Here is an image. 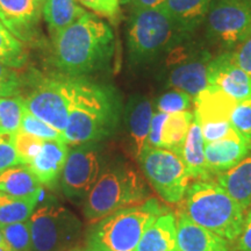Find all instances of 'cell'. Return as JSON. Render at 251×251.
Instances as JSON below:
<instances>
[{
    "instance_id": "6da1fadb",
    "label": "cell",
    "mask_w": 251,
    "mask_h": 251,
    "mask_svg": "<svg viewBox=\"0 0 251 251\" xmlns=\"http://www.w3.org/2000/svg\"><path fill=\"white\" fill-rule=\"evenodd\" d=\"M114 34L90 12L54 36L55 65L67 76L83 77L107 67L114 54Z\"/></svg>"
},
{
    "instance_id": "7a4b0ae2",
    "label": "cell",
    "mask_w": 251,
    "mask_h": 251,
    "mask_svg": "<svg viewBox=\"0 0 251 251\" xmlns=\"http://www.w3.org/2000/svg\"><path fill=\"white\" fill-rule=\"evenodd\" d=\"M120 113L118 94L111 87L74 77L72 98L67 128L68 144L98 142L115 130Z\"/></svg>"
},
{
    "instance_id": "3957f363",
    "label": "cell",
    "mask_w": 251,
    "mask_h": 251,
    "mask_svg": "<svg viewBox=\"0 0 251 251\" xmlns=\"http://www.w3.org/2000/svg\"><path fill=\"white\" fill-rule=\"evenodd\" d=\"M181 211L194 224L235 243L242 231L246 212L216 181L188 185Z\"/></svg>"
},
{
    "instance_id": "277c9868",
    "label": "cell",
    "mask_w": 251,
    "mask_h": 251,
    "mask_svg": "<svg viewBox=\"0 0 251 251\" xmlns=\"http://www.w3.org/2000/svg\"><path fill=\"white\" fill-rule=\"evenodd\" d=\"M155 198L126 207L94 224L87 235V251H135L143 234L166 211Z\"/></svg>"
},
{
    "instance_id": "5b68a950",
    "label": "cell",
    "mask_w": 251,
    "mask_h": 251,
    "mask_svg": "<svg viewBox=\"0 0 251 251\" xmlns=\"http://www.w3.org/2000/svg\"><path fill=\"white\" fill-rule=\"evenodd\" d=\"M181 34L164 7L133 8L127 26L128 59L149 64L181 41Z\"/></svg>"
},
{
    "instance_id": "8992f818",
    "label": "cell",
    "mask_w": 251,
    "mask_h": 251,
    "mask_svg": "<svg viewBox=\"0 0 251 251\" xmlns=\"http://www.w3.org/2000/svg\"><path fill=\"white\" fill-rule=\"evenodd\" d=\"M148 198L149 188L139 172L127 166L107 169L87 194L84 215L94 225L122 208L142 203Z\"/></svg>"
},
{
    "instance_id": "52a82bcc",
    "label": "cell",
    "mask_w": 251,
    "mask_h": 251,
    "mask_svg": "<svg viewBox=\"0 0 251 251\" xmlns=\"http://www.w3.org/2000/svg\"><path fill=\"white\" fill-rule=\"evenodd\" d=\"M29 222L34 251H68L79 240L80 221L57 202L37 206Z\"/></svg>"
},
{
    "instance_id": "ba28073f",
    "label": "cell",
    "mask_w": 251,
    "mask_h": 251,
    "mask_svg": "<svg viewBox=\"0 0 251 251\" xmlns=\"http://www.w3.org/2000/svg\"><path fill=\"white\" fill-rule=\"evenodd\" d=\"M139 161L144 176L163 201H183L190 185V177L178 153L168 149L147 147Z\"/></svg>"
},
{
    "instance_id": "9c48e42d",
    "label": "cell",
    "mask_w": 251,
    "mask_h": 251,
    "mask_svg": "<svg viewBox=\"0 0 251 251\" xmlns=\"http://www.w3.org/2000/svg\"><path fill=\"white\" fill-rule=\"evenodd\" d=\"M205 21L207 39L227 51L251 35V7L243 0H214Z\"/></svg>"
},
{
    "instance_id": "30bf717a",
    "label": "cell",
    "mask_w": 251,
    "mask_h": 251,
    "mask_svg": "<svg viewBox=\"0 0 251 251\" xmlns=\"http://www.w3.org/2000/svg\"><path fill=\"white\" fill-rule=\"evenodd\" d=\"M71 76L46 77L37 80L25 98L31 114L64 133L68 125L72 98Z\"/></svg>"
},
{
    "instance_id": "8fae6325",
    "label": "cell",
    "mask_w": 251,
    "mask_h": 251,
    "mask_svg": "<svg viewBox=\"0 0 251 251\" xmlns=\"http://www.w3.org/2000/svg\"><path fill=\"white\" fill-rule=\"evenodd\" d=\"M166 54L169 86L190 94L192 98L208 86L207 69L213 57L206 49L181 45L179 41Z\"/></svg>"
},
{
    "instance_id": "7c38bea8",
    "label": "cell",
    "mask_w": 251,
    "mask_h": 251,
    "mask_svg": "<svg viewBox=\"0 0 251 251\" xmlns=\"http://www.w3.org/2000/svg\"><path fill=\"white\" fill-rule=\"evenodd\" d=\"M103 171L101 151L96 142L76 146L69 151L61 176L63 192L70 199L86 198Z\"/></svg>"
},
{
    "instance_id": "4fadbf2b",
    "label": "cell",
    "mask_w": 251,
    "mask_h": 251,
    "mask_svg": "<svg viewBox=\"0 0 251 251\" xmlns=\"http://www.w3.org/2000/svg\"><path fill=\"white\" fill-rule=\"evenodd\" d=\"M208 85L219 87L236 101L251 97V76L235 59L233 50L213 57L207 69Z\"/></svg>"
},
{
    "instance_id": "5bb4252c",
    "label": "cell",
    "mask_w": 251,
    "mask_h": 251,
    "mask_svg": "<svg viewBox=\"0 0 251 251\" xmlns=\"http://www.w3.org/2000/svg\"><path fill=\"white\" fill-rule=\"evenodd\" d=\"M194 120L192 112L165 114L155 112L150 126L148 147L171 150L177 153Z\"/></svg>"
},
{
    "instance_id": "9a60e30c",
    "label": "cell",
    "mask_w": 251,
    "mask_h": 251,
    "mask_svg": "<svg viewBox=\"0 0 251 251\" xmlns=\"http://www.w3.org/2000/svg\"><path fill=\"white\" fill-rule=\"evenodd\" d=\"M251 153V142L234 129L224 139L205 143V159L209 175L218 177Z\"/></svg>"
},
{
    "instance_id": "2e32d148",
    "label": "cell",
    "mask_w": 251,
    "mask_h": 251,
    "mask_svg": "<svg viewBox=\"0 0 251 251\" xmlns=\"http://www.w3.org/2000/svg\"><path fill=\"white\" fill-rule=\"evenodd\" d=\"M40 14L41 5L36 0H0V21L25 42L36 37Z\"/></svg>"
},
{
    "instance_id": "e0dca14e",
    "label": "cell",
    "mask_w": 251,
    "mask_h": 251,
    "mask_svg": "<svg viewBox=\"0 0 251 251\" xmlns=\"http://www.w3.org/2000/svg\"><path fill=\"white\" fill-rule=\"evenodd\" d=\"M178 251H234L233 242L194 224L183 212L177 215Z\"/></svg>"
},
{
    "instance_id": "ac0fdd59",
    "label": "cell",
    "mask_w": 251,
    "mask_h": 251,
    "mask_svg": "<svg viewBox=\"0 0 251 251\" xmlns=\"http://www.w3.org/2000/svg\"><path fill=\"white\" fill-rule=\"evenodd\" d=\"M236 103L219 87L208 85L193 98L194 119L199 125L229 121Z\"/></svg>"
},
{
    "instance_id": "d6986e66",
    "label": "cell",
    "mask_w": 251,
    "mask_h": 251,
    "mask_svg": "<svg viewBox=\"0 0 251 251\" xmlns=\"http://www.w3.org/2000/svg\"><path fill=\"white\" fill-rule=\"evenodd\" d=\"M69 155L68 143L63 141H45L42 149L29 169L42 185L54 187L58 183Z\"/></svg>"
},
{
    "instance_id": "ffe728a7",
    "label": "cell",
    "mask_w": 251,
    "mask_h": 251,
    "mask_svg": "<svg viewBox=\"0 0 251 251\" xmlns=\"http://www.w3.org/2000/svg\"><path fill=\"white\" fill-rule=\"evenodd\" d=\"M153 105L148 98L135 96L126 109V122L131 140L133 151L137 158L148 147V136L153 117Z\"/></svg>"
},
{
    "instance_id": "44dd1931",
    "label": "cell",
    "mask_w": 251,
    "mask_h": 251,
    "mask_svg": "<svg viewBox=\"0 0 251 251\" xmlns=\"http://www.w3.org/2000/svg\"><path fill=\"white\" fill-rule=\"evenodd\" d=\"M135 251H178L177 216L166 209L152 222Z\"/></svg>"
},
{
    "instance_id": "7402d4cb",
    "label": "cell",
    "mask_w": 251,
    "mask_h": 251,
    "mask_svg": "<svg viewBox=\"0 0 251 251\" xmlns=\"http://www.w3.org/2000/svg\"><path fill=\"white\" fill-rule=\"evenodd\" d=\"M177 153L186 168L190 179H212L206 165L205 141L202 139L201 128L196 119L191 124L186 137Z\"/></svg>"
},
{
    "instance_id": "603a6c76",
    "label": "cell",
    "mask_w": 251,
    "mask_h": 251,
    "mask_svg": "<svg viewBox=\"0 0 251 251\" xmlns=\"http://www.w3.org/2000/svg\"><path fill=\"white\" fill-rule=\"evenodd\" d=\"M213 0H165L164 8L184 35L192 34L205 21Z\"/></svg>"
},
{
    "instance_id": "cb8c5ba5",
    "label": "cell",
    "mask_w": 251,
    "mask_h": 251,
    "mask_svg": "<svg viewBox=\"0 0 251 251\" xmlns=\"http://www.w3.org/2000/svg\"><path fill=\"white\" fill-rule=\"evenodd\" d=\"M216 183L244 212L249 211L251 208V153L233 169L219 175Z\"/></svg>"
},
{
    "instance_id": "d4e9b609",
    "label": "cell",
    "mask_w": 251,
    "mask_h": 251,
    "mask_svg": "<svg viewBox=\"0 0 251 251\" xmlns=\"http://www.w3.org/2000/svg\"><path fill=\"white\" fill-rule=\"evenodd\" d=\"M42 184L28 165H17L0 175V192L17 198L42 194Z\"/></svg>"
},
{
    "instance_id": "484cf974",
    "label": "cell",
    "mask_w": 251,
    "mask_h": 251,
    "mask_svg": "<svg viewBox=\"0 0 251 251\" xmlns=\"http://www.w3.org/2000/svg\"><path fill=\"white\" fill-rule=\"evenodd\" d=\"M43 17L52 35L64 30L85 13L77 0H46L43 2Z\"/></svg>"
},
{
    "instance_id": "4316f807",
    "label": "cell",
    "mask_w": 251,
    "mask_h": 251,
    "mask_svg": "<svg viewBox=\"0 0 251 251\" xmlns=\"http://www.w3.org/2000/svg\"><path fill=\"white\" fill-rule=\"evenodd\" d=\"M41 194L17 198L0 192V226L28 221L36 209Z\"/></svg>"
},
{
    "instance_id": "83f0119b",
    "label": "cell",
    "mask_w": 251,
    "mask_h": 251,
    "mask_svg": "<svg viewBox=\"0 0 251 251\" xmlns=\"http://www.w3.org/2000/svg\"><path fill=\"white\" fill-rule=\"evenodd\" d=\"M26 109V102L23 97L0 98V133H17L21 127Z\"/></svg>"
},
{
    "instance_id": "f1b7e54d",
    "label": "cell",
    "mask_w": 251,
    "mask_h": 251,
    "mask_svg": "<svg viewBox=\"0 0 251 251\" xmlns=\"http://www.w3.org/2000/svg\"><path fill=\"white\" fill-rule=\"evenodd\" d=\"M27 56L23 43L5 27L0 28V61L8 68H20Z\"/></svg>"
},
{
    "instance_id": "f546056e",
    "label": "cell",
    "mask_w": 251,
    "mask_h": 251,
    "mask_svg": "<svg viewBox=\"0 0 251 251\" xmlns=\"http://www.w3.org/2000/svg\"><path fill=\"white\" fill-rule=\"evenodd\" d=\"M11 251H33L29 220L19 224L0 226Z\"/></svg>"
},
{
    "instance_id": "4dcf8cb0",
    "label": "cell",
    "mask_w": 251,
    "mask_h": 251,
    "mask_svg": "<svg viewBox=\"0 0 251 251\" xmlns=\"http://www.w3.org/2000/svg\"><path fill=\"white\" fill-rule=\"evenodd\" d=\"M20 130L34 135V136L39 137L43 141H63V142H67L64 134L62 131L57 130L47 122L36 118L28 109L25 111Z\"/></svg>"
},
{
    "instance_id": "1f68e13d",
    "label": "cell",
    "mask_w": 251,
    "mask_h": 251,
    "mask_svg": "<svg viewBox=\"0 0 251 251\" xmlns=\"http://www.w3.org/2000/svg\"><path fill=\"white\" fill-rule=\"evenodd\" d=\"M45 141L19 129L14 133V148L18 153L20 164L29 165L39 155Z\"/></svg>"
},
{
    "instance_id": "d6a6232c",
    "label": "cell",
    "mask_w": 251,
    "mask_h": 251,
    "mask_svg": "<svg viewBox=\"0 0 251 251\" xmlns=\"http://www.w3.org/2000/svg\"><path fill=\"white\" fill-rule=\"evenodd\" d=\"M193 98L190 94L178 90H172L163 93L155 102L156 112L172 114V113L187 112L192 105Z\"/></svg>"
},
{
    "instance_id": "836d02e7",
    "label": "cell",
    "mask_w": 251,
    "mask_h": 251,
    "mask_svg": "<svg viewBox=\"0 0 251 251\" xmlns=\"http://www.w3.org/2000/svg\"><path fill=\"white\" fill-rule=\"evenodd\" d=\"M229 121L237 134L251 142V97L237 101Z\"/></svg>"
},
{
    "instance_id": "e575fe53",
    "label": "cell",
    "mask_w": 251,
    "mask_h": 251,
    "mask_svg": "<svg viewBox=\"0 0 251 251\" xmlns=\"http://www.w3.org/2000/svg\"><path fill=\"white\" fill-rule=\"evenodd\" d=\"M17 165L20 161L14 148V134L0 133V175Z\"/></svg>"
},
{
    "instance_id": "d590c367",
    "label": "cell",
    "mask_w": 251,
    "mask_h": 251,
    "mask_svg": "<svg viewBox=\"0 0 251 251\" xmlns=\"http://www.w3.org/2000/svg\"><path fill=\"white\" fill-rule=\"evenodd\" d=\"M20 86L21 81L15 72L0 61V98L15 96Z\"/></svg>"
},
{
    "instance_id": "8d00e7d4",
    "label": "cell",
    "mask_w": 251,
    "mask_h": 251,
    "mask_svg": "<svg viewBox=\"0 0 251 251\" xmlns=\"http://www.w3.org/2000/svg\"><path fill=\"white\" fill-rule=\"evenodd\" d=\"M99 17L115 19L120 9V0H77Z\"/></svg>"
},
{
    "instance_id": "74e56055",
    "label": "cell",
    "mask_w": 251,
    "mask_h": 251,
    "mask_svg": "<svg viewBox=\"0 0 251 251\" xmlns=\"http://www.w3.org/2000/svg\"><path fill=\"white\" fill-rule=\"evenodd\" d=\"M201 128L202 139L205 143L214 142V141L221 140L233 130L230 121L216 122V124H202L200 125Z\"/></svg>"
},
{
    "instance_id": "f35d334b",
    "label": "cell",
    "mask_w": 251,
    "mask_h": 251,
    "mask_svg": "<svg viewBox=\"0 0 251 251\" xmlns=\"http://www.w3.org/2000/svg\"><path fill=\"white\" fill-rule=\"evenodd\" d=\"M235 59L237 64L251 76V35L240 45L236 49L233 50Z\"/></svg>"
},
{
    "instance_id": "ab89813d",
    "label": "cell",
    "mask_w": 251,
    "mask_h": 251,
    "mask_svg": "<svg viewBox=\"0 0 251 251\" xmlns=\"http://www.w3.org/2000/svg\"><path fill=\"white\" fill-rule=\"evenodd\" d=\"M237 251H251V208L244 218L242 231L236 241Z\"/></svg>"
},
{
    "instance_id": "60d3db41",
    "label": "cell",
    "mask_w": 251,
    "mask_h": 251,
    "mask_svg": "<svg viewBox=\"0 0 251 251\" xmlns=\"http://www.w3.org/2000/svg\"><path fill=\"white\" fill-rule=\"evenodd\" d=\"M133 8H159L164 7L165 0H130Z\"/></svg>"
},
{
    "instance_id": "b9f144b4",
    "label": "cell",
    "mask_w": 251,
    "mask_h": 251,
    "mask_svg": "<svg viewBox=\"0 0 251 251\" xmlns=\"http://www.w3.org/2000/svg\"><path fill=\"white\" fill-rule=\"evenodd\" d=\"M0 248H1V249H4L5 251H11V250H9L8 246H7V243H6V241H5V238H4V235H2L1 227H0Z\"/></svg>"
},
{
    "instance_id": "7bdbcfd3",
    "label": "cell",
    "mask_w": 251,
    "mask_h": 251,
    "mask_svg": "<svg viewBox=\"0 0 251 251\" xmlns=\"http://www.w3.org/2000/svg\"><path fill=\"white\" fill-rule=\"evenodd\" d=\"M68 251H87L86 249H81V248H74V249H70Z\"/></svg>"
},
{
    "instance_id": "ee69618b",
    "label": "cell",
    "mask_w": 251,
    "mask_h": 251,
    "mask_svg": "<svg viewBox=\"0 0 251 251\" xmlns=\"http://www.w3.org/2000/svg\"><path fill=\"white\" fill-rule=\"evenodd\" d=\"M244 2H246V4H248L251 7V0H243Z\"/></svg>"
},
{
    "instance_id": "f6af8a7d",
    "label": "cell",
    "mask_w": 251,
    "mask_h": 251,
    "mask_svg": "<svg viewBox=\"0 0 251 251\" xmlns=\"http://www.w3.org/2000/svg\"><path fill=\"white\" fill-rule=\"evenodd\" d=\"M36 1H37V2H39V4H40V5H42V4H43V2H45V1H46V0H36Z\"/></svg>"
},
{
    "instance_id": "bcb514c9",
    "label": "cell",
    "mask_w": 251,
    "mask_h": 251,
    "mask_svg": "<svg viewBox=\"0 0 251 251\" xmlns=\"http://www.w3.org/2000/svg\"><path fill=\"white\" fill-rule=\"evenodd\" d=\"M2 27H4V25H2L1 21H0V28H2Z\"/></svg>"
}]
</instances>
